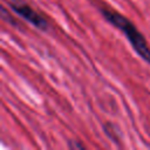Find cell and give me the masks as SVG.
I'll list each match as a JSON object with an SVG mask.
<instances>
[{
    "mask_svg": "<svg viewBox=\"0 0 150 150\" xmlns=\"http://www.w3.org/2000/svg\"><path fill=\"white\" fill-rule=\"evenodd\" d=\"M100 12L109 23H111L112 26L118 28L125 35V38L130 42L132 49L136 52V54L142 60H144L146 63L150 64V47H149L146 40L144 39L143 34L137 29V27L127 16H124L123 14H121L114 9L101 7Z\"/></svg>",
    "mask_w": 150,
    "mask_h": 150,
    "instance_id": "1",
    "label": "cell"
},
{
    "mask_svg": "<svg viewBox=\"0 0 150 150\" xmlns=\"http://www.w3.org/2000/svg\"><path fill=\"white\" fill-rule=\"evenodd\" d=\"M6 2L14 13L20 15L23 20L28 21L35 28L40 30H47L48 28L47 20L25 0H6Z\"/></svg>",
    "mask_w": 150,
    "mask_h": 150,
    "instance_id": "2",
    "label": "cell"
},
{
    "mask_svg": "<svg viewBox=\"0 0 150 150\" xmlns=\"http://www.w3.org/2000/svg\"><path fill=\"white\" fill-rule=\"evenodd\" d=\"M68 145H69V148H70V149H83V148H84V145H83V144L77 143L76 141H70Z\"/></svg>",
    "mask_w": 150,
    "mask_h": 150,
    "instance_id": "3",
    "label": "cell"
}]
</instances>
